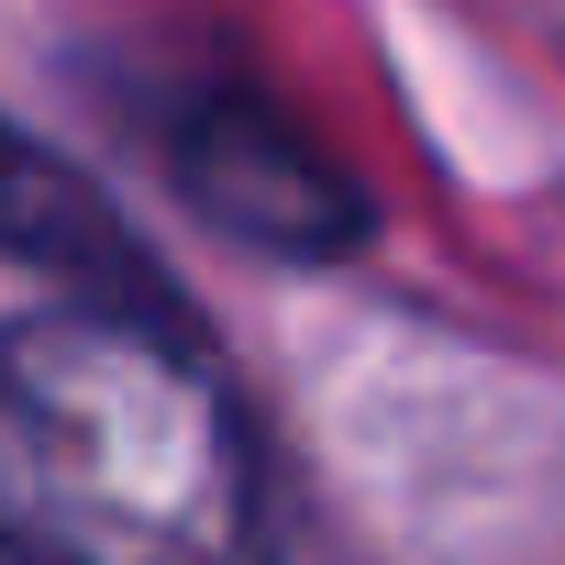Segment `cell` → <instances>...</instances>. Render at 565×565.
I'll return each mask as SVG.
<instances>
[{
    "mask_svg": "<svg viewBox=\"0 0 565 565\" xmlns=\"http://www.w3.org/2000/svg\"><path fill=\"white\" fill-rule=\"evenodd\" d=\"M178 178H189V200H200L211 222H233V233H255V244H289V255H322V244L355 233L344 178L311 167L266 111H211V122H189Z\"/></svg>",
    "mask_w": 565,
    "mask_h": 565,
    "instance_id": "7a4b0ae2",
    "label": "cell"
},
{
    "mask_svg": "<svg viewBox=\"0 0 565 565\" xmlns=\"http://www.w3.org/2000/svg\"><path fill=\"white\" fill-rule=\"evenodd\" d=\"M0 554L277 565L266 444L156 300L67 289L0 333Z\"/></svg>",
    "mask_w": 565,
    "mask_h": 565,
    "instance_id": "6da1fadb",
    "label": "cell"
},
{
    "mask_svg": "<svg viewBox=\"0 0 565 565\" xmlns=\"http://www.w3.org/2000/svg\"><path fill=\"white\" fill-rule=\"evenodd\" d=\"M0 255H34V266H67L78 289L145 300V266H134V244L111 233V211H100L67 167H45L12 122H0Z\"/></svg>",
    "mask_w": 565,
    "mask_h": 565,
    "instance_id": "3957f363",
    "label": "cell"
}]
</instances>
